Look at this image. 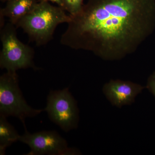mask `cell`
Segmentation results:
<instances>
[{"label": "cell", "instance_id": "cell-13", "mask_svg": "<svg viewBox=\"0 0 155 155\" xmlns=\"http://www.w3.org/2000/svg\"><path fill=\"white\" fill-rule=\"evenodd\" d=\"M9 1H10V0H1V2H7Z\"/></svg>", "mask_w": 155, "mask_h": 155}, {"label": "cell", "instance_id": "cell-8", "mask_svg": "<svg viewBox=\"0 0 155 155\" xmlns=\"http://www.w3.org/2000/svg\"><path fill=\"white\" fill-rule=\"evenodd\" d=\"M38 0H10L1 9V17L9 18L10 22L16 25L18 21L33 10Z\"/></svg>", "mask_w": 155, "mask_h": 155}, {"label": "cell", "instance_id": "cell-7", "mask_svg": "<svg viewBox=\"0 0 155 155\" xmlns=\"http://www.w3.org/2000/svg\"><path fill=\"white\" fill-rule=\"evenodd\" d=\"M143 89L141 85L130 81L112 80L104 85L103 91L111 104L119 108L133 103Z\"/></svg>", "mask_w": 155, "mask_h": 155}, {"label": "cell", "instance_id": "cell-4", "mask_svg": "<svg viewBox=\"0 0 155 155\" xmlns=\"http://www.w3.org/2000/svg\"><path fill=\"white\" fill-rule=\"evenodd\" d=\"M14 25L10 22L1 30L0 67L11 72L30 67L36 69L33 61V50L19 40Z\"/></svg>", "mask_w": 155, "mask_h": 155}, {"label": "cell", "instance_id": "cell-6", "mask_svg": "<svg viewBox=\"0 0 155 155\" xmlns=\"http://www.w3.org/2000/svg\"><path fill=\"white\" fill-rule=\"evenodd\" d=\"M19 141L30 148L26 155H65L69 147L66 140L55 130H43L30 133L25 128Z\"/></svg>", "mask_w": 155, "mask_h": 155}, {"label": "cell", "instance_id": "cell-9", "mask_svg": "<svg viewBox=\"0 0 155 155\" xmlns=\"http://www.w3.org/2000/svg\"><path fill=\"white\" fill-rule=\"evenodd\" d=\"M7 117L0 115V155L6 154V150L14 143L19 141L20 135L7 121Z\"/></svg>", "mask_w": 155, "mask_h": 155}, {"label": "cell", "instance_id": "cell-3", "mask_svg": "<svg viewBox=\"0 0 155 155\" xmlns=\"http://www.w3.org/2000/svg\"><path fill=\"white\" fill-rule=\"evenodd\" d=\"M45 110L35 109L27 104L19 87L16 72H8L0 77V115L14 116L25 128V119L35 117Z\"/></svg>", "mask_w": 155, "mask_h": 155}, {"label": "cell", "instance_id": "cell-11", "mask_svg": "<svg viewBox=\"0 0 155 155\" xmlns=\"http://www.w3.org/2000/svg\"><path fill=\"white\" fill-rule=\"evenodd\" d=\"M147 87L155 97V72L149 78Z\"/></svg>", "mask_w": 155, "mask_h": 155}, {"label": "cell", "instance_id": "cell-2", "mask_svg": "<svg viewBox=\"0 0 155 155\" xmlns=\"http://www.w3.org/2000/svg\"><path fill=\"white\" fill-rule=\"evenodd\" d=\"M65 10L48 2H38L33 10L20 19L16 25L27 33L38 45L46 44L52 38L57 26L71 19Z\"/></svg>", "mask_w": 155, "mask_h": 155}, {"label": "cell", "instance_id": "cell-5", "mask_svg": "<svg viewBox=\"0 0 155 155\" xmlns=\"http://www.w3.org/2000/svg\"><path fill=\"white\" fill-rule=\"evenodd\" d=\"M45 111L50 120L66 132L77 128L79 120L77 102L69 88L51 91Z\"/></svg>", "mask_w": 155, "mask_h": 155}, {"label": "cell", "instance_id": "cell-1", "mask_svg": "<svg viewBox=\"0 0 155 155\" xmlns=\"http://www.w3.org/2000/svg\"><path fill=\"white\" fill-rule=\"evenodd\" d=\"M70 16L61 44L118 61L134 53L153 32L155 0H87Z\"/></svg>", "mask_w": 155, "mask_h": 155}, {"label": "cell", "instance_id": "cell-12", "mask_svg": "<svg viewBox=\"0 0 155 155\" xmlns=\"http://www.w3.org/2000/svg\"><path fill=\"white\" fill-rule=\"evenodd\" d=\"M38 2H48L57 4L58 6L64 8L63 0H38Z\"/></svg>", "mask_w": 155, "mask_h": 155}, {"label": "cell", "instance_id": "cell-10", "mask_svg": "<svg viewBox=\"0 0 155 155\" xmlns=\"http://www.w3.org/2000/svg\"><path fill=\"white\" fill-rule=\"evenodd\" d=\"M84 0H63L64 9L73 16L80 12L84 5Z\"/></svg>", "mask_w": 155, "mask_h": 155}]
</instances>
